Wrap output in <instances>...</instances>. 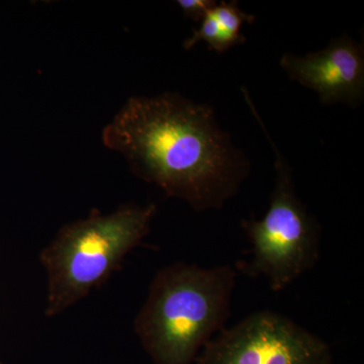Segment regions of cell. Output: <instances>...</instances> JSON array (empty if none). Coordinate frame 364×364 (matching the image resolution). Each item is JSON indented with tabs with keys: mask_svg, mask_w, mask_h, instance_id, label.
Masks as SVG:
<instances>
[{
	"mask_svg": "<svg viewBox=\"0 0 364 364\" xmlns=\"http://www.w3.org/2000/svg\"><path fill=\"white\" fill-rule=\"evenodd\" d=\"M0 364H4V363H2V361H1V360H0Z\"/></svg>",
	"mask_w": 364,
	"mask_h": 364,
	"instance_id": "9c48e42d",
	"label": "cell"
},
{
	"mask_svg": "<svg viewBox=\"0 0 364 364\" xmlns=\"http://www.w3.org/2000/svg\"><path fill=\"white\" fill-rule=\"evenodd\" d=\"M155 203H129L67 224L40 254L48 275L45 315L55 317L105 284L149 234Z\"/></svg>",
	"mask_w": 364,
	"mask_h": 364,
	"instance_id": "3957f363",
	"label": "cell"
},
{
	"mask_svg": "<svg viewBox=\"0 0 364 364\" xmlns=\"http://www.w3.org/2000/svg\"><path fill=\"white\" fill-rule=\"evenodd\" d=\"M196 364H331L329 345L282 314L260 311L224 328Z\"/></svg>",
	"mask_w": 364,
	"mask_h": 364,
	"instance_id": "5b68a950",
	"label": "cell"
},
{
	"mask_svg": "<svg viewBox=\"0 0 364 364\" xmlns=\"http://www.w3.org/2000/svg\"><path fill=\"white\" fill-rule=\"evenodd\" d=\"M249 105L274 150L277 182L262 219L241 223L251 244L250 259L242 262L241 272L264 277L272 291H280L317 264L320 226L296 195L291 170L268 135L259 114L253 105Z\"/></svg>",
	"mask_w": 364,
	"mask_h": 364,
	"instance_id": "277c9868",
	"label": "cell"
},
{
	"mask_svg": "<svg viewBox=\"0 0 364 364\" xmlns=\"http://www.w3.org/2000/svg\"><path fill=\"white\" fill-rule=\"evenodd\" d=\"M176 4L181 7L184 16L193 21H202L217 6L214 0H178Z\"/></svg>",
	"mask_w": 364,
	"mask_h": 364,
	"instance_id": "ba28073f",
	"label": "cell"
},
{
	"mask_svg": "<svg viewBox=\"0 0 364 364\" xmlns=\"http://www.w3.org/2000/svg\"><path fill=\"white\" fill-rule=\"evenodd\" d=\"M212 14L217 21L227 51L234 46L246 42V38L241 33L242 26L253 23L255 16L241 11L237 1L220 2L213 9Z\"/></svg>",
	"mask_w": 364,
	"mask_h": 364,
	"instance_id": "52a82bcc",
	"label": "cell"
},
{
	"mask_svg": "<svg viewBox=\"0 0 364 364\" xmlns=\"http://www.w3.org/2000/svg\"><path fill=\"white\" fill-rule=\"evenodd\" d=\"M280 66L291 79L317 92L323 104L342 102L356 107L363 100V45L348 36L304 57L286 53Z\"/></svg>",
	"mask_w": 364,
	"mask_h": 364,
	"instance_id": "8992f818",
	"label": "cell"
},
{
	"mask_svg": "<svg viewBox=\"0 0 364 364\" xmlns=\"http://www.w3.org/2000/svg\"><path fill=\"white\" fill-rule=\"evenodd\" d=\"M239 270L186 262L163 267L134 322L154 364H193L231 316Z\"/></svg>",
	"mask_w": 364,
	"mask_h": 364,
	"instance_id": "7a4b0ae2",
	"label": "cell"
},
{
	"mask_svg": "<svg viewBox=\"0 0 364 364\" xmlns=\"http://www.w3.org/2000/svg\"><path fill=\"white\" fill-rule=\"evenodd\" d=\"M102 143L123 155L139 178L196 212L224 207L250 172L214 109L176 92L129 98L105 127Z\"/></svg>",
	"mask_w": 364,
	"mask_h": 364,
	"instance_id": "6da1fadb",
	"label": "cell"
}]
</instances>
